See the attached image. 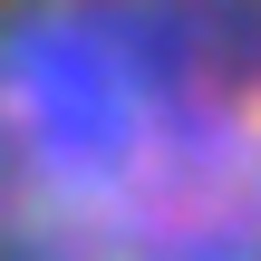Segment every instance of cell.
Returning a JSON list of instances; mask_svg holds the SVG:
<instances>
[{
    "mask_svg": "<svg viewBox=\"0 0 261 261\" xmlns=\"http://www.w3.org/2000/svg\"><path fill=\"white\" fill-rule=\"evenodd\" d=\"M0 261H261V0H0Z\"/></svg>",
    "mask_w": 261,
    "mask_h": 261,
    "instance_id": "6da1fadb",
    "label": "cell"
}]
</instances>
